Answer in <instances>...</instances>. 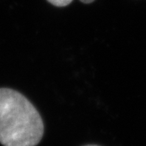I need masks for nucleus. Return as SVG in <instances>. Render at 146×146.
<instances>
[{
	"instance_id": "2",
	"label": "nucleus",
	"mask_w": 146,
	"mask_h": 146,
	"mask_svg": "<svg viewBox=\"0 0 146 146\" xmlns=\"http://www.w3.org/2000/svg\"><path fill=\"white\" fill-rule=\"evenodd\" d=\"M50 3H51L52 5L58 7H63L69 5L73 0H47Z\"/></svg>"
},
{
	"instance_id": "4",
	"label": "nucleus",
	"mask_w": 146,
	"mask_h": 146,
	"mask_svg": "<svg viewBox=\"0 0 146 146\" xmlns=\"http://www.w3.org/2000/svg\"><path fill=\"white\" fill-rule=\"evenodd\" d=\"M83 146H101V145H83Z\"/></svg>"
},
{
	"instance_id": "3",
	"label": "nucleus",
	"mask_w": 146,
	"mask_h": 146,
	"mask_svg": "<svg viewBox=\"0 0 146 146\" xmlns=\"http://www.w3.org/2000/svg\"><path fill=\"white\" fill-rule=\"evenodd\" d=\"M80 2H82L83 3H85V4H89V3H91L94 2L95 0H80Z\"/></svg>"
},
{
	"instance_id": "1",
	"label": "nucleus",
	"mask_w": 146,
	"mask_h": 146,
	"mask_svg": "<svg viewBox=\"0 0 146 146\" xmlns=\"http://www.w3.org/2000/svg\"><path fill=\"white\" fill-rule=\"evenodd\" d=\"M44 123L36 107L20 92L0 88V144L36 146L44 135Z\"/></svg>"
}]
</instances>
